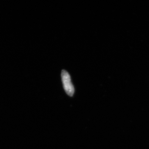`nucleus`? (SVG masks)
Returning a JSON list of instances; mask_svg holds the SVG:
<instances>
[{
	"label": "nucleus",
	"instance_id": "obj_1",
	"mask_svg": "<svg viewBox=\"0 0 149 149\" xmlns=\"http://www.w3.org/2000/svg\"><path fill=\"white\" fill-rule=\"evenodd\" d=\"M61 77L64 91L68 96L72 97L74 94V88L70 75L67 71L63 70H62Z\"/></svg>",
	"mask_w": 149,
	"mask_h": 149
}]
</instances>
